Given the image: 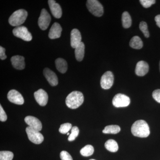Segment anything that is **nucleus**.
I'll return each mask as SVG.
<instances>
[{
	"label": "nucleus",
	"mask_w": 160,
	"mask_h": 160,
	"mask_svg": "<svg viewBox=\"0 0 160 160\" xmlns=\"http://www.w3.org/2000/svg\"><path fill=\"white\" fill-rule=\"evenodd\" d=\"M113 81L114 76L112 72L109 71L106 72L101 78V87L103 89H109L113 85Z\"/></svg>",
	"instance_id": "9"
},
{
	"label": "nucleus",
	"mask_w": 160,
	"mask_h": 160,
	"mask_svg": "<svg viewBox=\"0 0 160 160\" xmlns=\"http://www.w3.org/2000/svg\"><path fill=\"white\" fill-rule=\"evenodd\" d=\"M44 76L45 77L48 82L52 86H57L58 78L55 73L49 68H45L43 71Z\"/></svg>",
	"instance_id": "13"
},
{
	"label": "nucleus",
	"mask_w": 160,
	"mask_h": 160,
	"mask_svg": "<svg viewBox=\"0 0 160 160\" xmlns=\"http://www.w3.org/2000/svg\"><path fill=\"white\" fill-rule=\"evenodd\" d=\"M13 153L12 152L2 151L0 152V160H12Z\"/></svg>",
	"instance_id": "26"
},
{
	"label": "nucleus",
	"mask_w": 160,
	"mask_h": 160,
	"mask_svg": "<svg viewBox=\"0 0 160 160\" xmlns=\"http://www.w3.org/2000/svg\"><path fill=\"white\" fill-rule=\"evenodd\" d=\"M7 119V115L1 105H0V120L1 122H6Z\"/></svg>",
	"instance_id": "32"
},
{
	"label": "nucleus",
	"mask_w": 160,
	"mask_h": 160,
	"mask_svg": "<svg viewBox=\"0 0 160 160\" xmlns=\"http://www.w3.org/2000/svg\"><path fill=\"white\" fill-rule=\"evenodd\" d=\"M112 103L117 108L127 107L130 104V99L129 97L126 95L118 93L113 98Z\"/></svg>",
	"instance_id": "7"
},
{
	"label": "nucleus",
	"mask_w": 160,
	"mask_h": 160,
	"mask_svg": "<svg viewBox=\"0 0 160 160\" xmlns=\"http://www.w3.org/2000/svg\"><path fill=\"white\" fill-rule=\"evenodd\" d=\"M71 132L69 135V138H68V140L70 142L73 141L77 137L79 133V129L77 126H73L72 128Z\"/></svg>",
	"instance_id": "28"
},
{
	"label": "nucleus",
	"mask_w": 160,
	"mask_h": 160,
	"mask_svg": "<svg viewBox=\"0 0 160 160\" xmlns=\"http://www.w3.org/2000/svg\"><path fill=\"white\" fill-rule=\"evenodd\" d=\"M120 126L117 125H109L105 127L102 132L106 134H117L120 132Z\"/></svg>",
	"instance_id": "24"
},
{
	"label": "nucleus",
	"mask_w": 160,
	"mask_h": 160,
	"mask_svg": "<svg viewBox=\"0 0 160 160\" xmlns=\"http://www.w3.org/2000/svg\"><path fill=\"white\" fill-rule=\"evenodd\" d=\"M122 20L123 27L125 29L129 28L131 26V18L129 12H124L122 15Z\"/></svg>",
	"instance_id": "23"
},
{
	"label": "nucleus",
	"mask_w": 160,
	"mask_h": 160,
	"mask_svg": "<svg viewBox=\"0 0 160 160\" xmlns=\"http://www.w3.org/2000/svg\"><path fill=\"white\" fill-rule=\"evenodd\" d=\"M105 146L108 151L111 152H116L118 150L117 142L114 140L109 139L105 143Z\"/></svg>",
	"instance_id": "22"
},
{
	"label": "nucleus",
	"mask_w": 160,
	"mask_h": 160,
	"mask_svg": "<svg viewBox=\"0 0 160 160\" xmlns=\"http://www.w3.org/2000/svg\"><path fill=\"white\" fill-rule=\"evenodd\" d=\"M28 16V12L25 9H20L15 11L10 16L9 22L12 26H19L25 22Z\"/></svg>",
	"instance_id": "3"
},
{
	"label": "nucleus",
	"mask_w": 160,
	"mask_h": 160,
	"mask_svg": "<svg viewBox=\"0 0 160 160\" xmlns=\"http://www.w3.org/2000/svg\"><path fill=\"white\" fill-rule=\"evenodd\" d=\"M94 148L91 145H86L80 150V153L84 157H89L94 152Z\"/></svg>",
	"instance_id": "25"
},
{
	"label": "nucleus",
	"mask_w": 160,
	"mask_h": 160,
	"mask_svg": "<svg viewBox=\"0 0 160 160\" xmlns=\"http://www.w3.org/2000/svg\"><path fill=\"white\" fill-rule=\"evenodd\" d=\"M129 46L133 49H139L142 48L143 43L140 38L138 36H134L130 40Z\"/></svg>",
	"instance_id": "21"
},
{
	"label": "nucleus",
	"mask_w": 160,
	"mask_h": 160,
	"mask_svg": "<svg viewBox=\"0 0 160 160\" xmlns=\"http://www.w3.org/2000/svg\"><path fill=\"white\" fill-rule=\"evenodd\" d=\"M82 36L78 29H74L72 30L70 35V44L72 48L75 49L82 42Z\"/></svg>",
	"instance_id": "16"
},
{
	"label": "nucleus",
	"mask_w": 160,
	"mask_h": 160,
	"mask_svg": "<svg viewBox=\"0 0 160 160\" xmlns=\"http://www.w3.org/2000/svg\"><path fill=\"white\" fill-rule=\"evenodd\" d=\"M26 124L32 129L40 131L42 129V124L37 118L31 116H28L25 118Z\"/></svg>",
	"instance_id": "12"
},
{
	"label": "nucleus",
	"mask_w": 160,
	"mask_h": 160,
	"mask_svg": "<svg viewBox=\"0 0 160 160\" xmlns=\"http://www.w3.org/2000/svg\"><path fill=\"white\" fill-rule=\"evenodd\" d=\"M8 100L12 103L22 105L24 103V99L22 95L14 89L10 90L7 95Z\"/></svg>",
	"instance_id": "10"
},
{
	"label": "nucleus",
	"mask_w": 160,
	"mask_h": 160,
	"mask_svg": "<svg viewBox=\"0 0 160 160\" xmlns=\"http://www.w3.org/2000/svg\"><path fill=\"white\" fill-rule=\"evenodd\" d=\"M12 33L15 36L20 38L24 41L29 42L32 39V36L26 27L19 26L16 27L12 30Z\"/></svg>",
	"instance_id": "5"
},
{
	"label": "nucleus",
	"mask_w": 160,
	"mask_h": 160,
	"mask_svg": "<svg viewBox=\"0 0 160 160\" xmlns=\"http://www.w3.org/2000/svg\"><path fill=\"white\" fill-rule=\"evenodd\" d=\"M152 97L158 102L160 103V89H156L152 92Z\"/></svg>",
	"instance_id": "33"
},
{
	"label": "nucleus",
	"mask_w": 160,
	"mask_h": 160,
	"mask_svg": "<svg viewBox=\"0 0 160 160\" xmlns=\"http://www.w3.org/2000/svg\"><path fill=\"white\" fill-rule=\"evenodd\" d=\"M140 3L145 8H148L156 3L155 0H140Z\"/></svg>",
	"instance_id": "30"
},
{
	"label": "nucleus",
	"mask_w": 160,
	"mask_h": 160,
	"mask_svg": "<svg viewBox=\"0 0 160 160\" xmlns=\"http://www.w3.org/2000/svg\"><path fill=\"white\" fill-rule=\"evenodd\" d=\"M131 132L134 136L147 138L150 134V130L148 124L143 120L137 121L131 127Z\"/></svg>",
	"instance_id": "1"
},
{
	"label": "nucleus",
	"mask_w": 160,
	"mask_h": 160,
	"mask_svg": "<svg viewBox=\"0 0 160 160\" xmlns=\"http://www.w3.org/2000/svg\"><path fill=\"white\" fill-rule=\"evenodd\" d=\"M94 160V159H90V160Z\"/></svg>",
	"instance_id": "38"
},
{
	"label": "nucleus",
	"mask_w": 160,
	"mask_h": 160,
	"mask_svg": "<svg viewBox=\"0 0 160 160\" xmlns=\"http://www.w3.org/2000/svg\"><path fill=\"white\" fill-rule=\"evenodd\" d=\"M6 49L2 46H0V58L1 60H4L6 59L7 57L5 54Z\"/></svg>",
	"instance_id": "34"
},
{
	"label": "nucleus",
	"mask_w": 160,
	"mask_h": 160,
	"mask_svg": "<svg viewBox=\"0 0 160 160\" xmlns=\"http://www.w3.org/2000/svg\"><path fill=\"white\" fill-rule=\"evenodd\" d=\"M48 4L52 15L56 18H61L62 12L59 4L56 3L54 0H49L48 1Z\"/></svg>",
	"instance_id": "14"
},
{
	"label": "nucleus",
	"mask_w": 160,
	"mask_h": 160,
	"mask_svg": "<svg viewBox=\"0 0 160 160\" xmlns=\"http://www.w3.org/2000/svg\"><path fill=\"white\" fill-rule=\"evenodd\" d=\"M55 65L58 71L62 73H64L67 71L68 65L66 60L64 59L58 58L55 60Z\"/></svg>",
	"instance_id": "19"
},
{
	"label": "nucleus",
	"mask_w": 160,
	"mask_h": 160,
	"mask_svg": "<svg viewBox=\"0 0 160 160\" xmlns=\"http://www.w3.org/2000/svg\"><path fill=\"white\" fill-rule=\"evenodd\" d=\"M67 135H69V132H68V133H67Z\"/></svg>",
	"instance_id": "36"
},
{
	"label": "nucleus",
	"mask_w": 160,
	"mask_h": 160,
	"mask_svg": "<svg viewBox=\"0 0 160 160\" xmlns=\"http://www.w3.org/2000/svg\"><path fill=\"white\" fill-rule=\"evenodd\" d=\"M87 9L92 14L96 17H100L104 13L102 5L97 0H88L86 3Z\"/></svg>",
	"instance_id": "4"
},
{
	"label": "nucleus",
	"mask_w": 160,
	"mask_h": 160,
	"mask_svg": "<svg viewBox=\"0 0 160 160\" xmlns=\"http://www.w3.org/2000/svg\"><path fill=\"white\" fill-rule=\"evenodd\" d=\"M155 21L156 22L157 25L160 28V15H158L155 17Z\"/></svg>",
	"instance_id": "35"
},
{
	"label": "nucleus",
	"mask_w": 160,
	"mask_h": 160,
	"mask_svg": "<svg viewBox=\"0 0 160 160\" xmlns=\"http://www.w3.org/2000/svg\"><path fill=\"white\" fill-rule=\"evenodd\" d=\"M34 96L36 101L40 106H46L48 101V95L45 90L40 89L34 93Z\"/></svg>",
	"instance_id": "11"
},
{
	"label": "nucleus",
	"mask_w": 160,
	"mask_h": 160,
	"mask_svg": "<svg viewBox=\"0 0 160 160\" xmlns=\"http://www.w3.org/2000/svg\"><path fill=\"white\" fill-rule=\"evenodd\" d=\"M149 66L148 63L141 61L137 64L135 73L138 76L142 77L147 74L149 72Z\"/></svg>",
	"instance_id": "15"
},
{
	"label": "nucleus",
	"mask_w": 160,
	"mask_h": 160,
	"mask_svg": "<svg viewBox=\"0 0 160 160\" xmlns=\"http://www.w3.org/2000/svg\"><path fill=\"white\" fill-rule=\"evenodd\" d=\"M84 101V96L82 92L75 91L69 93L66 98V106L72 109L78 108Z\"/></svg>",
	"instance_id": "2"
},
{
	"label": "nucleus",
	"mask_w": 160,
	"mask_h": 160,
	"mask_svg": "<svg viewBox=\"0 0 160 160\" xmlns=\"http://www.w3.org/2000/svg\"><path fill=\"white\" fill-rule=\"evenodd\" d=\"M62 28L59 23H54L52 25L49 33V37L51 39L58 38L61 36Z\"/></svg>",
	"instance_id": "18"
},
{
	"label": "nucleus",
	"mask_w": 160,
	"mask_h": 160,
	"mask_svg": "<svg viewBox=\"0 0 160 160\" xmlns=\"http://www.w3.org/2000/svg\"><path fill=\"white\" fill-rule=\"evenodd\" d=\"M75 54L77 61L81 62L83 60L85 54V45L82 42L75 49Z\"/></svg>",
	"instance_id": "20"
},
{
	"label": "nucleus",
	"mask_w": 160,
	"mask_h": 160,
	"mask_svg": "<svg viewBox=\"0 0 160 160\" xmlns=\"http://www.w3.org/2000/svg\"><path fill=\"white\" fill-rule=\"evenodd\" d=\"M140 30L143 32L145 37L148 38L149 37V32L148 31L147 23L145 22H142L140 23Z\"/></svg>",
	"instance_id": "29"
},
{
	"label": "nucleus",
	"mask_w": 160,
	"mask_h": 160,
	"mask_svg": "<svg viewBox=\"0 0 160 160\" xmlns=\"http://www.w3.org/2000/svg\"><path fill=\"white\" fill-rule=\"evenodd\" d=\"M12 65L15 69L18 70H22L25 68V58L23 56L16 55L11 58Z\"/></svg>",
	"instance_id": "17"
},
{
	"label": "nucleus",
	"mask_w": 160,
	"mask_h": 160,
	"mask_svg": "<svg viewBox=\"0 0 160 160\" xmlns=\"http://www.w3.org/2000/svg\"><path fill=\"white\" fill-rule=\"evenodd\" d=\"M60 158L62 160H73L71 156L66 151L61 152L60 153Z\"/></svg>",
	"instance_id": "31"
},
{
	"label": "nucleus",
	"mask_w": 160,
	"mask_h": 160,
	"mask_svg": "<svg viewBox=\"0 0 160 160\" xmlns=\"http://www.w3.org/2000/svg\"><path fill=\"white\" fill-rule=\"evenodd\" d=\"M159 69H160V63H159Z\"/></svg>",
	"instance_id": "37"
},
{
	"label": "nucleus",
	"mask_w": 160,
	"mask_h": 160,
	"mask_svg": "<svg viewBox=\"0 0 160 160\" xmlns=\"http://www.w3.org/2000/svg\"><path fill=\"white\" fill-rule=\"evenodd\" d=\"M72 126L70 123H66L62 124L60 126L59 131L60 133L62 134H66L69 132V130H71Z\"/></svg>",
	"instance_id": "27"
},
{
	"label": "nucleus",
	"mask_w": 160,
	"mask_h": 160,
	"mask_svg": "<svg viewBox=\"0 0 160 160\" xmlns=\"http://www.w3.org/2000/svg\"><path fill=\"white\" fill-rule=\"evenodd\" d=\"M26 132L28 138L32 142L35 144H40L44 141V137L39 131L32 129L28 126L26 128Z\"/></svg>",
	"instance_id": "6"
},
{
	"label": "nucleus",
	"mask_w": 160,
	"mask_h": 160,
	"mask_svg": "<svg viewBox=\"0 0 160 160\" xmlns=\"http://www.w3.org/2000/svg\"><path fill=\"white\" fill-rule=\"evenodd\" d=\"M51 20V16L47 10L45 9H42L38 21V24L40 29L42 30H46L49 26Z\"/></svg>",
	"instance_id": "8"
}]
</instances>
